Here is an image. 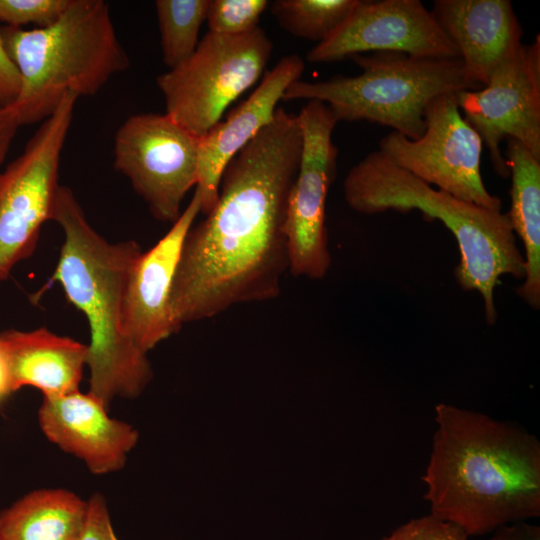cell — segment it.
Wrapping results in <instances>:
<instances>
[{
  "instance_id": "cell-1",
  "label": "cell",
  "mask_w": 540,
  "mask_h": 540,
  "mask_svg": "<svg viewBox=\"0 0 540 540\" xmlns=\"http://www.w3.org/2000/svg\"><path fill=\"white\" fill-rule=\"evenodd\" d=\"M301 151L298 116L280 107L226 165L215 205L181 247L170 295L178 331L280 295L289 271L288 198Z\"/></svg>"
},
{
  "instance_id": "cell-2",
  "label": "cell",
  "mask_w": 540,
  "mask_h": 540,
  "mask_svg": "<svg viewBox=\"0 0 540 540\" xmlns=\"http://www.w3.org/2000/svg\"><path fill=\"white\" fill-rule=\"evenodd\" d=\"M422 477L430 513L483 535L540 514V443L513 424L439 403Z\"/></svg>"
},
{
  "instance_id": "cell-3",
  "label": "cell",
  "mask_w": 540,
  "mask_h": 540,
  "mask_svg": "<svg viewBox=\"0 0 540 540\" xmlns=\"http://www.w3.org/2000/svg\"><path fill=\"white\" fill-rule=\"evenodd\" d=\"M51 220L61 226L65 238L50 280L61 284L90 328L88 392L108 408L115 397L136 398L153 372L147 354L124 332L123 307L131 270L143 251L133 240L110 243L102 237L69 187L59 186Z\"/></svg>"
},
{
  "instance_id": "cell-4",
  "label": "cell",
  "mask_w": 540,
  "mask_h": 540,
  "mask_svg": "<svg viewBox=\"0 0 540 540\" xmlns=\"http://www.w3.org/2000/svg\"><path fill=\"white\" fill-rule=\"evenodd\" d=\"M346 203L362 214L420 211L440 220L455 237L460 262L456 280L466 291L482 296L485 317L497 320L494 289L502 275L525 277V259L516 244L507 213L462 200L433 188L400 168L379 150L369 153L348 172L343 183Z\"/></svg>"
},
{
  "instance_id": "cell-5",
  "label": "cell",
  "mask_w": 540,
  "mask_h": 540,
  "mask_svg": "<svg viewBox=\"0 0 540 540\" xmlns=\"http://www.w3.org/2000/svg\"><path fill=\"white\" fill-rule=\"evenodd\" d=\"M1 33L21 77L12 105L20 126L44 121L67 93L96 94L129 66L103 0H71L47 27L4 26Z\"/></svg>"
},
{
  "instance_id": "cell-6",
  "label": "cell",
  "mask_w": 540,
  "mask_h": 540,
  "mask_svg": "<svg viewBox=\"0 0 540 540\" xmlns=\"http://www.w3.org/2000/svg\"><path fill=\"white\" fill-rule=\"evenodd\" d=\"M362 72L326 81L297 80L282 100H318L337 122L366 120L409 139L425 130L428 105L438 96L472 90L460 58H419L397 52L351 57Z\"/></svg>"
},
{
  "instance_id": "cell-7",
  "label": "cell",
  "mask_w": 540,
  "mask_h": 540,
  "mask_svg": "<svg viewBox=\"0 0 540 540\" xmlns=\"http://www.w3.org/2000/svg\"><path fill=\"white\" fill-rule=\"evenodd\" d=\"M273 44L261 27L237 35L205 34L185 61L156 78L165 114L201 138L263 74Z\"/></svg>"
},
{
  "instance_id": "cell-8",
  "label": "cell",
  "mask_w": 540,
  "mask_h": 540,
  "mask_svg": "<svg viewBox=\"0 0 540 540\" xmlns=\"http://www.w3.org/2000/svg\"><path fill=\"white\" fill-rule=\"evenodd\" d=\"M78 98L65 94L23 152L0 171V282L33 254L42 225L52 218L61 153Z\"/></svg>"
},
{
  "instance_id": "cell-9",
  "label": "cell",
  "mask_w": 540,
  "mask_h": 540,
  "mask_svg": "<svg viewBox=\"0 0 540 540\" xmlns=\"http://www.w3.org/2000/svg\"><path fill=\"white\" fill-rule=\"evenodd\" d=\"M199 138L167 114L128 117L114 137V167L143 198L153 217L174 223L198 180Z\"/></svg>"
},
{
  "instance_id": "cell-10",
  "label": "cell",
  "mask_w": 540,
  "mask_h": 540,
  "mask_svg": "<svg viewBox=\"0 0 540 540\" xmlns=\"http://www.w3.org/2000/svg\"><path fill=\"white\" fill-rule=\"evenodd\" d=\"M456 94L440 95L428 105L420 138L392 131L380 140L378 150L431 186L501 211V200L489 193L481 176L482 139L462 116Z\"/></svg>"
},
{
  "instance_id": "cell-11",
  "label": "cell",
  "mask_w": 540,
  "mask_h": 540,
  "mask_svg": "<svg viewBox=\"0 0 540 540\" xmlns=\"http://www.w3.org/2000/svg\"><path fill=\"white\" fill-rule=\"evenodd\" d=\"M297 116L302 151L285 221L289 271L295 277L319 280L331 264L325 213L336 176L338 150L332 133L338 122L330 108L318 100L307 101Z\"/></svg>"
},
{
  "instance_id": "cell-12",
  "label": "cell",
  "mask_w": 540,
  "mask_h": 540,
  "mask_svg": "<svg viewBox=\"0 0 540 540\" xmlns=\"http://www.w3.org/2000/svg\"><path fill=\"white\" fill-rule=\"evenodd\" d=\"M456 100L488 148L498 174H510L500 150L504 139L518 141L540 160V36L505 58L484 87L460 91Z\"/></svg>"
},
{
  "instance_id": "cell-13",
  "label": "cell",
  "mask_w": 540,
  "mask_h": 540,
  "mask_svg": "<svg viewBox=\"0 0 540 540\" xmlns=\"http://www.w3.org/2000/svg\"><path fill=\"white\" fill-rule=\"evenodd\" d=\"M364 52L460 58L432 12L419 0H358L345 21L306 58L312 63H330Z\"/></svg>"
},
{
  "instance_id": "cell-14",
  "label": "cell",
  "mask_w": 540,
  "mask_h": 540,
  "mask_svg": "<svg viewBox=\"0 0 540 540\" xmlns=\"http://www.w3.org/2000/svg\"><path fill=\"white\" fill-rule=\"evenodd\" d=\"M196 187L189 204L169 231L136 260L126 286L123 327L127 338L147 354L178 332L171 315L170 295L182 244L201 213Z\"/></svg>"
},
{
  "instance_id": "cell-15",
  "label": "cell",
  "mask_w": 540,
  "mask_h": 540,
  "mask_svg": "<svg viewBox=\"0 0 540 540\" xmlns=\"http://www.w3.org/2000/svg\"><path fill=\"white\" fill-rule=\"evenodd\" d=\"M38 420L49 441L81 459L96 475L122 469L139 438L132 425L111 418L100 399L80 390L43 396Z\"/></svg>"
},
{
  "instance_id": "cell-16",
  "label": "cell",
  "mask_w": 540,
  "mask_h": 540,
  "mask_svg": "<svg viewBox=\"0 0 540 540\" xmlns=\"http://www.w3.org/2000/svg\"><path fill=\"white\" fill-rule=\"evenodd\" d=\"M304 69L300 56L283 57L245 101L199 138L196 187L201 192L202 214L209 213L217 201L226 165L273 119L284 92L290 84L300 80Z\"/></svg>"
},
{
  "instance_id": "cell-17",
  "label": "cell",
  "mask_w": 540,
  "mask_h": 540,
  "mask_svg": "<svg viewBox=\"0 0 540 540\" xmlns=\"http://www.w3.org/2000/svg\"><path fill=\"white\" fill-rule=\"evenodd\" d=\"M432 14L456 47L472 90L521 44L522 28L508 0H435Z\"/></svg>"
},
{
  "instance_id": "cell-18",
  "label": "cell",
  "mask_w": 540,
  "mask_h": 540,
  "mask_svg": "<svg viewBox=\"0 0 540 540\" xmlns=\"http://www.w3.org/2000/svg\"><path fill=\"white\" fill-rule=\"evenodd\" d=\"M0 352L13 392L32 386L43 396L62 395L79 390L87 366L88 344L45 327L32 331L11 329L0 333Z\"/></svg>"
},
{
  "instance_id": "cell-19",
  "label": "cell",
  "mask_w": 540,
  "mask_h": 540,
  "mask_svg": "<svg viewBox=\"0 0 540 540\" xmlns=\"http://www.w3.org/2000/svg\"><path fill=\"white\" fill-rule=\"evenodd\" d=\"M506 160L512 176L511 208L507 214L525 251L524 282L516 293L537 310L540 307V160L514 139H508Z\"/></svg>"
},
{
  "instance_id": "cell-20",
  "label": "cell",
  "mask_w": 540,
  "mask_h": 540,
  "mask_svg": "<svg viewBox=\"0 0 540 540\" xmlns=\"http://www.w3.org/2000/svg\"><path fill=\"white\" fill-rule=\"evenodd\" d=\"M88 501L65 489L34 490L0 511V540H78Z\"/></svg>"
},
{
  "instance_id": "cell-21",
  "label": "cell",
  "mask_w": 540,
  "mask_h": 540,
  "mask_svg": "<svg viewBox=\"0 0 540 540\" xmlns=\"http://www.w3.org/2000/svg\"><path fill=\"white\" fill-rule=\"evenodd\" d=\"M209 0H157L162 59L172 69L185 61L199 43V31L206 21Z\"/></svg>"
},
{
  "instance_id": "cell-22",
  "label": "cell",
  "mask_w": 540,
  "mask_h": 540,
  "mask_svg": "<svg viewBox=\"0 0 540 540\" xmlns=\"http://www.w3.org/2000/svg\"><path fill=\"white\" fill-rule=\"evenodd\" d=\"M358 0H276L271 12L289 34L318 43L349 16Z\"/></svg>"
},
{
  "instance_id": "cell-23",
  "label": "cell",
  "mask_w": 540,
  "mask_h": 540,
  "mask_svg": "<svg viewBox=\"0 0 540 540\" xmlns=\"http://www.w3.org/2000/svg\"><path fill=\"white\" fill-rule=\"evenodd\" d=\"M269 2L266 0H209L206 21L209 32L237 35L256 27Z\"/></svg>"
},
{
  "instance_id": "cell-24",
  "label": "cell",
  "mask_w": 540,
  "mask_h": 540,
  "mask_svg": "<svg viewBox=\"0 0 540 540\" xmlns=\"http://www.w3.org/2000/svg\"><path fill=\"white\" fill-rule=\"evenodd\" d=\"M71 0H0V21L6 26L27 24L44 28L63 14Z\"/></svg>"
},
{
  "instance_id": "cell-25",
  "label": "cell",
  "mask_w": 540,
  "mask_h": 540,
  "mask_svg": "<svg viewBox=\"0 0 540 540\" xmlns=\"http://www.w3.org/2000/svg\"><path fill=\"white\" fill-rule=\"evenodd\" d=\"M458 526L433 514L412 519L381 540H467Z\"/></svg>"
},
{
  "instance_id": "cell-26",
  "label": "cell",
  "mask_w": 540,
  "mask_h": 540,
  "mask_svg": "<svg viewBox=\"0 0 540 540\" xmlns=\"http://www.w3.org/2000/svg\"><path fill=\"white\" fill-rule=\"evenodd\" d=\"M87 501V518L78 540H119L114 533L104 497L94 494Z\"/></svg>"
},
{
  "instance_id": "cell-27",
  "label": "cell",
  "mask_w": 540,
  "mask_h": 540,
  "mask_svg": "<svg viewBox=\"0 0 540 540\" xmlns=\"http://www.w3.org/2000/svg\"><path fill=\"white\" fill-rule=\"evenodd\" d=\"M21 90V77L5 47L0 28V105L12 106Z\"/></svg>"
},
{
  "instance_id": "cell-28",
  "label": "cell",
  "mask_w": 540,
  "mask_h": 540,
  "mask_svg": "<svg viewBox=\"0 0 540 540\" xmlns=\"http://www.w3.org/2000/svg\"><path fill=\"white\" fill-rule=\"evenodd\" d=\"M19 127L20 124L14 108L0 105V165L8 153Z\"/></svg>"
},
{
  "instance_id": "cell-29",
  "label": "cell",
  "mask_w": 540,
  "mask_h": 540,
  "mask_svg": "<svg viewBox=\"0 0 540 540\" xmlns=\"http://www.w3.org/2000/svg\"><path fill=\"white\" fill-rule=\"evenodd\" d=\"M490 540H540V528L520 521L497 529Z\"/></svg>"
},
{
  "instance_id": "cell-30",
  "label": "cell",
  "mask_w": 540,
  "mask_h": 540,
  "mask_svg": "<svg viewBox=\"0 0 540 540\" xmlns=\"http://www.w3.org/2000/svg\"><path fill=\"white\" fill-rule=\"evenodd\" d=\"M13 393L5 360L0 352V401Z\"/></svg>"
}]
</instances>
